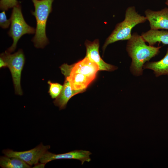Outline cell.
Returning <instances> with one entry per match:
<instances>
[{"label":"cell","instance_id":"6","mask_svg":"<svg viewBox=\"0 0 168 168\" xmlns=\"http://www.w3.org/2000/svg\"><path fill=\"white\" fill-rule=\"evenodd\" d=\"M50 148L49 145L44 146L42 143L35 148L24 151H14L12 150H3L5 156L19 158L30 166L37 164L40 158Z\"/></svg>","mask_w":168,"mask_h":168},{"label":"cell","instance_id":"18","mask_svg":"<svg viewBox=\"0 0 168 168\" xmlns=\"http://www.w3.org/2000/svg\"><path fill=\"white\" fill-rule=\"evenodd\" d=\"M11 23L10 19L8 20L7 18L4 11L0 13V26L4 29L8 27Z\"/></svg>","mask_w":168,"mask_h":168},{"label":"cell","instance_id":"2","mask_svg":"<svg viewBox=\"0 0 168 168\" xmlns=\"http://www.w3.org/2000/svg\"><path fill=\"white\" fill-rule=\"evenodd\" d=\"M147 19L136 11L134 6L128 7L125 12L124 20L118 23L106 39L103 47L104 51L109 44L119 40H128L131 37V32L136 25L145 22Z\"/></svg>","mask_w":168,"mask_h":168},{"label":"cell","instance_id":"10","mask_svg":"<svg viewBox=\"0 0 168 168\" xmlns=\"http://www.w3.org/2000/svg\"><path fill=\"white\" fill-rule=\"evenodd\" d=\"M147 20L149 21L150 29L168 30V8L154 11L147 9L144 12Z\"/></svg>","mask_w":168,"mask_h":168},{"label":"cell","instance_id":"5","mask_svg":"<svg viewBox=\"0 0 168 168\" xmlns=\"http://www.w3.org/2000/svg\"><path fill=\"white\" fill-rule=\"evenodd\" d=\"M0 57L5 61L7 67L10 71L15 93L22 95L21 79V72L25 62V56L22 50L20 49L13 54H11L7 51L0 54Z\"/></svg>","mask_w":168,"mask_h":168},{"label":"cell","instance_id":"12","mask_svg":"<svg viewBox=\"0 0 168 168\" xmlns=\"http://www.w3.org/2000/svg\"><path fill=\"white\" fill-rule=\"evenodd\" d=\"M83 91L72 89L69 82L65 79L63 87L60 94L54 101L55 105L60 110L65 109L69 100L74 96Z\"/></svg>","mask_w":168,"mask_h":168},{"label":"cell","instance_id":"15","mask_svg":"<svg viewBox=\"0 0 168 168\" xmlns=\"http://www.w3.org/2000/svg\"><path fill=\"white\" fill-rule=\"evenodd\" d=\"M0 165L3 168H30V166L19 158L5 155L0 157Z\"/></svg>","mask_w":168,"mask_h":168},{"label":"cell","instance_id":"19","mask_svg":"<svg viewBox=\"0 0 168 168\" xmlns=\"http://www.w3.org/2000/svg\"><path fill=\"white\" fill-rule=\"evenodd\" d=\"M7 65L5 61L0 57V68L7 67Z\"/></svg>","mask_w":168,"mask_h":168},{"label":"cell","instance_id":"13","mask_svg":"<svg viewBox=\"0 0 168 168\" xmlns=\"http://www.w3.org/2000/svg\"><path fill=\"white\" fill-rule=\"evenodd\" d=\"M141 35L145 42L151 46H153L157 42L168 44V31L150 29L146 32H142Z\"/></svg>","mask_w":168,"mask_h":168},{"label":"cell","instance_id":"1","mask_svg":"<svg viewBox=\"0 0 168 168\" xmlns=\"http://www.w3.org/2000/svg\"><path fill=\"white\" fill-rule=\"evenodd\" d=\"M128 40L126 49L132 59L130 71L135 76L141 75L145 63L157 55L161 47L147 45L142 36L136 32Z\"/></svg>","mask_w":168,"mask_h":168},{"label":"cell","instance_id":"8","mask_svg":"<svg viewBox=\"0 0 168 168\" xmlns=\"http://www.w3.org/2000/svg\"><path fill=\"white\" fill-rule=\"evenodd\" d=\"M91 153L89 151L82 150H77L68 152L55 154L47 151L40 159L42 164H46L53 160L60 159H73L80 161L82 164L85 161L89 162L91 161L90 156Z\"/></svg>","mask_w":168,"mask_h":168},{"label":"cell","instance_id":"3","mask_svg":"<svg viewBox=\"0 0 168 168\" xmlns=\"http://www.w3.org/2000/svg\"><path fill=\"white\" fill-rule=\"evenodd\" d=\"M35 7L32 14L35 17L36 27L35 34L32 39L35 47L43 48L49 43L46 34L48 18L52 10L54 0H32Z\"/></svg>","mask_w":168,"mask_h":168},{"label":"cell","instance_id":"7","mask_svg":"<svg viewBox=\"0 0 168 168\" xmlns=\"http://www.w3.org/2000/svg\"><path fill=\"white\" fill-rule=\"evenodd\" d=\"M62 73L74 72L84 75L94 80L99 70L98 65L85 57L82 60L71 65L64 64L60 67Z\"/></svg>","mask_w":168,"mask_h":168},{"label":"cell","instance_id":"4","mask_svg":"<svg viewBox=\"0 0 168 168\" xmlns=\"http://www.w3.org/2000/svg\"><path fill=\"white\" fill-rule=\"evenodd\" d=\"M10 19L11 25L8 34L12 38L13 43L7 51L11 53L14 51L18 40L23 35L33 34L35 32V29L26 22L20 5L13 7Z\"/></svg>","mask_w":168,"mask_h":168},{"label":"cell","instance_id":"11","mask_svg":"<svg viewBox=\"0 0 168 168\" xmlns=\"http://www.w3.org/2000/svg\"><path fill=\"white\" fill-rule=\"evenodd\" d=\"M63 74L65 79L69 82L72 89L75 90L84 91L93 81L89 77L79 73L69 72Z\"/></svg>","mask_w":168,"mask_h":168},{"label":"cell","instance_id":"17","mask_svg":"<svg viewBox=\"0 0 168 168\" xmlns=\"http://www.w3.org/2000/svg\"><path fill=\"white\" fill-rule=\"evenodd\" d=\"M19 5V2L17 0H1L0 1V9L4 11Z\"/></svg>","mask_w":168,"mask_h":168},{"label":"cell","instance_id":"14","mask_svg":"<svg viewBox=\"0 0 168 168\" xmlns=\"http://www.w3.org/2000/svg\"><path fill=\"white\" fill-rule=\"evenodd\" d=\"M144 69H150L153 71L156 77L162 75L168 76V48L165 56L160 60L146 63L143 67Z\"/></svg>","mask_w":168,"mask_h":168},{"label":"cell","instance_id":"9","mask_svg":"<svg viewBox=\"0 0 168 168\" xmlns=\"http://www.w3.org/2000/svg\"><path fill=\"white\" fill-rule=\"evenodd\" d=\"M85 45L86 48L85 57L96 63L99 66V70L111 72L117 69L116 67L105 62L100 57L99 50V43L98 39L93 42L86 41Z\"/></svg>","mask_w":168,"mask_h":168},{"label":"cell","instance_id":"16","mask_svg":"<svg viewBox=\"0 0 168 168\" xmlns=\"http://www.w3.org/2000/svg\"><path fill=\"white\" fill-rule=\"evenodd\" d=\"M48 83L49 85L48 91L49 95L52 98H56L60 94L63 86L58 83L52 82L49 81H48Z\"/></svg>","mask_w":168,"mask_h":168}]
</instances>
